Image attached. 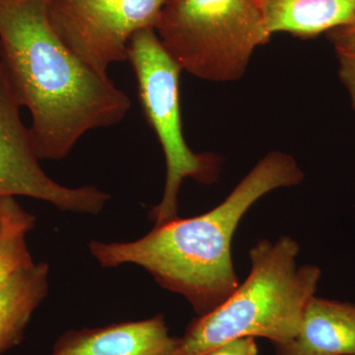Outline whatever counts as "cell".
<instances>
[{"instance_id": "6da1fadb", "label": "cell", "mask_w": 355, "mask_h": 355, "mask_svg": "<svg viewBox=\"0 0 355 355\" xmlns=\"http://www.w3.org/2000/svg\"><path fill=\"white\" fill-rule=\"evenodd\" d=\"M51 0H0V64L29 110L40 160H62L91 130L127 116L128 96L65 46L49 17Z\"/></svg>"}, {"instance_id": "7a4b0ae2", "label": "cell", "mask_w": 355, "mask_h": 355, "mask_svg": "<svg viewBox=\"0 0 355 355\" xmlns=\"http://www.w3.org/2000/svg\"><path fill=\"white\" fill-rule=\"evenodd\" d=\"M303 180L295 159L272 151L259 161L223 202L202 216L174 218L132 242L92 241L103 268L135 265L161 286L184 296L198 316L223 303L240 286L231 242L248 209L266 193Z\"/></svg>"}, {"instance_id": "3957f363", "label": "cell", "mask_w": 355, "mask_h": 355, "mask_svg": "<svg viewBox=\"0 0 355 355\" xmlns=\"http://www.w3.org/2000/svg\"><path fill=\"white\" fill-rule=\"evenodd\" d=\"M300 247L291 237L261 240L250 251L246 282L216 309L189 324L180 338L179 355H205L222 343L261 336L275 345L297 335L306 306L321 279L316 266L297 268Z\"/></svg>"}, {"instance_id": "277c9868", "label": "cell", "mask_w": 355, "mask_h": 355, "mask_svg": "<svg viewBox=\"0 0 355 355\" xmlns=\"http://www.w3.org/2000/svg\"><path fill=\"white\" fill-rule=\"evenodd\" d=\"M154 29L182 69L214 83L241 78L272 37L256 0H167Z\"/></svg>"}, {"instance_id": "5b68a950", "label": "cell", "mask_w": 355, "mask_h": 355, "mask_svg": "<svg viewBox=\"0 0 355 355\" xmlns=\"http://www.w3.org/2000/svg\"><path fill=\"white\" fill-rule=\"evenodd\" d=\"M128 60L137 77L142 111L165 155L164 193L150 211V218L160 225L177 218L178 195L184 180L214 183L220 173L221 158L212 153H193L187 144L179 95L183 69L166 50L154 27L133 35Z\"/></svg>"}, {"instance_id": "8992f818", "label": "cell", "mask_w": 355, "mask_h": 355, "mask_svg": "<svg viewBox=\"0 0 355 355\" xmlns=\"http://www.w3.org/2000/svg\"><path fill=\"white\" fill-rule=\"evenodd\" d=\"M167 0H51L49 17L65 46L83 64L108 76L128 60L135 33L154 27Z\"/></svg>"}, {"instance_id": "52a82bcc", "label": "cell", "mask_w": 355, "mask_h": 355, "mask_svg": "<svg viewBox=\"0 0 355 355\" xmlns=\"http://www.w3.org/2000/svg\"><path fill=\"white\" fill-rule=\"evenodd\" d=\"M21 106L0 64V197H27L64 211L100 214L111 196L94 186L69 188L40 166L31 130L23 123Z\"/></svg>"}, {"instance_id": "ba28073f", "label": "cell", "mask_w": 355, "mask_h": 355, "mask_svg": "<svg viewBox=\"0 0 355 355\" xmlns=\"http://www.w3.org/2000/svg\"><path fill=\"white\" fill-rule=\"evenodd\" d=\"M180 338L169 335L161 315L137 322L64 333L51 355H179Z\"/></svg>"}, {"instance_id": "9c48e42d", "label": "cell", "mask_w": 355, "mask_h": 355, "mask_svg": "<svg viewBox=\"0 0 355 355\" xmlns=\"http://www.w3.org/2000/svg\"><path fill=\"white\" fill-rule=\"evenodd\" d=\"M275 349L277 355H355V305L314 296L297 335Z\"/></svg>"}, {"instance_id": "30bf717a", "label": "cell", "mask_w": 355, "mask_h": 355, "mask_svg": "<svg viewBox=\"0 0 355 355\" xmlns=\"http://www.w3.org/2000/svg\"><path fill=\"white\" fill-rule=\"evenodd\" d=\"M270 34L310 39L355 23V0H256Z\"/></svg>"}, {"instance_id": "8fae6325", "label": "cell", "mask_w": 355, "mask_h": 355, "mask_svg": "<svg viewBox=\"0 0 355 355\" xmlns=\"http://www.w3.org/2000/svg\"><path fill=\"white\" fill-rule=\"evenodd\" d=\"M50 268L32 263L0 287V355L19 345L32 315L49 291Z\"/></svg>"}, {"instance_id": "7c38bea8", "label": "cell", "mask_w": 355, "mask_h": 355, "mask_svg": "<svg viewBox=\"0 0 355 355\" xmlns=\"http://www.w3.org/2000/svg\"><path fill=\"white\" fill-rule=\"evenodd\" d=\"M340 64V80L349 91L355 110V27L345 26L328 32Z\"/></svg>"}, {"instance_id": "4fadbf2b", "label": "cell", "mask_w": 355, "mask_h": 355, "mask_svg": "<svg viewBox=\"0 0 355 355\" xmlns=\"http://www.w3.org/2000/svg\"><path fill=\"white\" fill-rule=\"evenodd\" d=\"M26 231H17L0 239V287L21 268L34 263L26 242Z\"/></svg>"}, {"instance_id": "5bb4252c", "label": "cell", "mask_w": 355, "mask_h": 355, "mask_svg": "<svg viewBox=\"0 0 355 355\" xmlns=\"http://www.w3.org/2000/svg\"><path fill=\"white\" fill-rule=\"evenodd\" d=\"M36 218L13 197H0V239L17 231L30 232Z\"/></svg>"}, {"instance_id": "9a60e30c", "label": "cell", "mask_w": 355, "mask_h": 355, "mask_svg": "<svg viewBox=\"0 0 355 355\" xmlns=\"http://www.w3.org/2000/svg\"><path fill=\"white\" fill-rule=\"evenodd\" d=\"M205 355H258V347L254 338L246 336L222 343Z\"/></svg>"}, {"instance_id": "2e32d148", "label": "cell", "mask_w": 355, "mask_h": 355, "mask_svg": "<svg viewBox=\"0 0 355 355\" xmlns=\"http://www.w3.org/2000/svg\"><path fill=\"white\" fill-rule=\"evenodd\" d=\"M352 27H355V23H354V25H352Z\"/></svg>"}]
</instances>
